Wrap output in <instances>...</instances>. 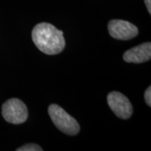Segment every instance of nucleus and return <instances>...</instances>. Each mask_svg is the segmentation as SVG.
<instances>
[{
  "mask_svg": "<svg viewBox=\"0 0 151 151\" xmlns=\"http://www.w3.org/2000/svg\"><path fill=\"white\" fill-rule=\"evenodd\" d=\"M124 60L128 63L140 64L144 63L151 58V43L145 42L128 50L123 55Z\"/></svg>",
  "mask_w": 151,
  "mask_h": 151,
  "instance_id": "nucleus-6",
  "label": "nucleus"
},
{
  "mask_svg": "<svg viewBox=\"0 0 151 151\" xmlns=\"http://www.w3.org/2000/svg\"><path fill=\"white\" fill-rule=\"evenodd\" d=\"M145 3L148 12L150 13V14H151V0H145Z\"/></svg>",
  "mask_w": 151,
  "mask_h": 151,
  "instance_id": "nucleus-9",
  "label": "nucleus"
},
{
  "mask_svg": "<svg viewBox=\"0 0 151 151\" xmlns=\"http://www.w3.org/2000/svg\"><path fill=\"white\" fill-rule=\"evenodd\" d=\"M109 35L116 40H129L139 34L138 28L130 22L123 19H112L108 24Z\"/></svg>",
  "mask_w": 151,
  "mask_h": 151,
  "instance_id": "nucleus-5",
  "label": "nucleus"
},
{
  "mask_svg": "<svg viewBox=\"0 0 151 151\" xmlns=\"http://www.w3.org/2000/svg\"><path fill=\"white\" fill-rule=\"evenodd\" d=\"M33 42L45 54L57 55L65 47L63 31L57 29L50 23H40L32 30Z\"/></svg>",
  "mask_w": 151,
  "mask_h": 151,
  "instance_id": "nucleus-1",
  "label": "nucleus"
},
{
  "mask_svg": "<svg viewBox=\"0 0 151 151\" xmlns=\"http://www.w3.org/2000/svg\"><path fill=\"white\" fill-rule=\"evenodd\" d=\"M2 115L8 123L20 124L27 120L29 113L24 103L18 98H11L3 104Z\"/></svg>",
  "mask_w": 151,
  "mask_h": 151,
  "instance_id": "nucleus-3",
  "label": "nucleus"
},
{
  "mask_svg": "<svg viewBox=\"0 0 151 151\" xmlns=\"http://www.w3.org/2000/svg\"><path fill=\"white\" fill-rule=\"evenodd\" d=\"M17 151H42L43 149L36 144H27L18 148Z\"/></svg>",
  "mask_w": 151,
  "mask_h": 151,
  "instance_id": "nucleus-7",
  "label": "nucleus"
},
{
  "mask_svg": "<svg viewBox=\"0 0 151 151\" xmlns=\"http://www.w3.org/2000/svg\"><path fill=\"white\" fill-rule=\"evenodd\" d=\"M108 105L114 114L119 119H128L133 114V106L128 99L121 92H111L107 97Z\"/></svg>",
  "mask_w": 151,
  "mask_h": 151,
  "instance_id": "nucleus-4",
  "label": "nucleus"
},
{
  "mask_svg": "<svg viewBox=\"0 0 151 151\" xmlns=\"http://www.w3.org/2000/svg\"><path fill=\"white\" fill-rule=\"evenodd\" d=\"M145 100L146 104L150 107L151 106V86H149L145 92Z\"/></svg>",
  "mask_w": 151,
  "mask_h": 151,
  "instance_id": "nucleus-8",
  "label": "nucleus"
},
{
  "mask_svg": "<svg viewBox=\"0 0 151 151\" xmlns=\"http://www.w3.org/2000/svg\"><path fill=\"white\" fill-rule=\"evenodd\" d=\"M48 113L55 126L64 134L74 136L80 131V125L73 117L57 104L49 106Z\"/></svg>",
  "mask_w": 151,
  "mask_h": 151,
  "instance_id": "nucleus-2",
  "label": "nucleus"
}]
</instances>
